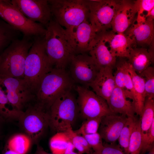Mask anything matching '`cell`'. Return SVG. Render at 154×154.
<instances>
[{"label": "cell", "instance_id": "cell-2", "mask_svg": "<svg viewBox=\"0 0 154 154\" xmlns=\"http://www.w3.org/2000/svg\"><path fill=\"white\" fill-rule=\"evenodd\" d=\"M44 36L33 38L25 61L23 79L35 96L42 79L53 68L46 52Z\"/></svg>", "mask_w": 154, "mask_h": 154}, {"label": "cell", "instance_id": "cell-5", "mask_svg": "<svg viewBox=\"0 0 154 154\" xmlns=\"http://www.w3.org/2000/svg\"><path fill=\"white\" fill-rule=\"evenodd\" d=\"M52 15L62 27L68 29L88 21V0H48Z\"/></svg>", "mask_w": 154, "mask_h": 154}, {"label": "cell", "instance_id": "cell-16", "mask_svg": "<svg viewBox=\"0 0 154 154\" xmlns=\"http://www.w3.org/2000/svg\"><path fill=\"white\" fill-rule=\"evenodd\" d=\"M99 33L111 54L114 56L127 58L131 49L136 47L133 40L123 33L111 31Z\"/></svg>", "mask_w": 154, "mask_h": 154}, {"label": "cell", "instance_id": "cell-17", "mask_svg": "<svg viewBox=\"0 0 154 154\" xmlns=\"http://www.w3.org/2000/svg\"><path fill=\"white\" fill-rule=\"evenodd\" d=\"M135 19L124 33L133 40L136 47H153L154 21L137 22Z\"/></svg>", "mask_w": 154, "mask_h": 154}, {"label": "cell", "instance_id": "cell-42", "mask_svg": "<svg viewBox=\"0 0 154 154\" xmlns=\"http://www.w3.org/2000/svg\"><path fill=\"white\" fill-rule=\"evenodd\" d=\"M148 152V154H154V146L152 147Z\"/></svg>", "mask_w": 154, "mask_h": 154}, {"label": "cell", "instance_id": "cell-8", "mask_svg": "<svg viewBox=\"0 0 154 154\" xmlns=\"http://www.w3.org/2000/svg\"><path fill=\"white\" fill-rule=\"evenodd\" d=\"M0 18L28 37L33 38L43 36L46 32V28L43 25L27 18L11 0H0Z\"/></svg>", "mask_w": 154, "mask_h": 154}, {"label": "cell", "instance_id": "cell-6", "mask_svg": "<svg viewBox=\"0 0 154 154\" xmlns=\"http://www.w3.org/2000/svg\"><path fill=\"white\" fill-rule=\"evenodd\" d=\"M71 91L58 98L49 108V126L56 133L66 132L72 128L79 114L77 99Z\"/></svg>", "mask_w": 154, "mask_h": 154}, {"label": "cell", "instance_id": "cell-11", "mask_svg": "<svg viewBox=\"0 0 154 154\" xmlns=\"http://www.w3.org/2000/svg\"><path fill=\"white\" fill-rule=\"evenodd\" d=\"M69 74L74 84L88 88L100 69L86 53L73 55L69 62Z\"/></svg>", "mask_w": 154, "mask_h": 154}, {"label": "cell", "instance_id": "cell-9", "mask_svg": "<svg viewBox=\"0 0 154 154\" xmlns=\"http://www.w3.org/2000/svg\"><path fill=\"white\" fill-rule=\"evenodd\" d=\"M74 90L78 94L77 99L79 114L84 119L102 117L113 114L106 101L88 88L75 85Z\"/></svg>", "mask_w": 154, "mask_h": 154}, {"label": "cell", "instance_id": "cell-26", "mask_svg": "<svg viewBox=\"0 0 154 154\" xmlns=\"http://www.w3.org/2000/svg\"><path fill=\"white\" fill-rule=\"evenodd\" d=\"M22 112L15 110L11 106L0 84V118L5 122L19 119Z\"/></svg>", "mask_w": 154, "mask_h": 154}, {"label": "cell", "instance_id": "cell-41", "mask_svg": "<svg viewBox=\"0 0 154 154\" xmlns=\"http://www.w3.org/2000/svg\"><path fill=\"white\" fill-rule=\"evenodd\" d=\"M4 122H5L0 118V137H1V129L2 125Z\"/></svg>", "mask_w": 154, "mask_h": 154}, {"label": "cell", "instance_id": "cell-21", "mask_svg": "<svg viewBox=\"0 0 154 154\" xmlns=\"http://www.w3.org/2000/svg\"><path fill=\"white\" fill-rule=\"evenodd\" d=\"M114 114H119L127 117H133L135 114L133 102L127 100L123 91L116 86L107 102Z\"/></svg>", "mask_w": 154, "mask_h": 154}, {"label": "cell", "instance_id": "cell-13", "mask_svg": "<svg viewBox=\"0 0 154 154\" xmlns=\"http://www.w3.org/2000/svg\"><path fill=\"white\" fill-rule=\"evenodd\" d=\"M11 3L31 21L47 27L52 14L47 0H12Z\"/></svg>", "mask_w": 154, "mask_h": 154}, {"label": "cell", "instance_id": "cell-35", "mask_svg": "<svg viewBox=\"0 0 154 154\" xmlns=\"http://www.w3.org/2000/svg\"><path fill=\"white\" fill-rule=\"evenodd\" d=\"M78 135H81L85 138L94 152L97 154H101L104 145L102 139L98 132L91 134H87L82 132Z\"/></svg>", "mask_w": 154, "mask_h": 154}, {"label": "cell", "instance_id": "cell-24", "mask_svg": "<svg viewBox=\"0 0 154 154\" xmlns=\"http://www.w3.org/2000/svg\"><path fill=\"white\" fill-rule=\"evenodd\" d=\"M140 119L142 140L146 136L152 123L154 122V98L146 97Z\"/></svg>", "mask_w": 154, "mask_h": 154}, {"label": "cell", "instance_id": "cell-34", "mask_svg": "<svg viewBox=\"0 0 154 154\" xmlns=\"http://www.w3.org/2000/svg\"><path fill=\"white\" fill-rule=\"evenodd\" d=\"M137 13L136 19L138 21L146 20L148 14L154 8V0H141L135 1Z\"/></svg>", "mask_w": 154, "mask_h": 154}, {"label": "cell", "instance_id": "cell-10", "mask_svg": "<svg viewBox=\"0 0 154 154\" xmlns=\"http://www.w3.org/2000/svg\"><path fill=\"white\" fill-rule=\"evenodd\" d=\"M0 84L8 100L15 110L23 112L27 106L36 99L23 78L0 74Z\"/></svg>", "mask_w": 154, "mask_h": 154}, {"label": "cell", "instance_id": "cell-31", "mask_svg": "<svg viewBox=\"0 0 154 154\" xmlns=\"http://www.w3.org/2000/svg\"><path fill=\"white\" fill-rule=\"evenodd\" d=\"M66 132L70 141L78 151L79 154L84 153L91 154L93 153L92 148L82 136L77 134L72 128Z\"/></svg>", "mask_w": 154, "mask_h": 154}, {"label": "cell", "instance_id": "cell-36", "mask_svg": "<svg viewBox=\"0 0 154 154\" xmlns=\"http://www.w3.org/2000/svg\"><path fill=\"white\" fill-rule=\"evenodd\" d=\"M154 142V122L145 137L142 141L140 154H145L153 147Z\"/></svg>", "mask_w": 154, "mask_h": 154}, {"label": "cell", "instance_id": "cell-22", "mask_svg": "<svg viewBox=\"0 0 154 154\" xmlns=\"http://www.w3.org/2000/svg\"><path fill=\"white\" fill-rule=\"evenodd\" d=\"M127 59L133 70L140 75L153 62L154 48L148 49L141 47L133 48Z\"/></svg>", "mask_w": 154, "mask_h": 154}, {"label": "cell", "instance_id": "cell-18", "mask_svg": "<svg viewBox=\"0 0 154 154\" xmlns=\"http://www.w3.org/2000/svg\"><path fill=\"white\" fill-rule=\"evenodd\" d=\"M125 115L111 114L102 117L98 132L108 143H115L126 121Z\"/></svg>", "mask_w": 154, "mask_h": 154}, {"label": "cell", "instance_id": "cell-32", "mask_svg": "<svg viewBox=\"0 0 154 154\" xmlns=\"http://www.w3.org/2000/svg\"><path fill=\"white\" fill-rule=\"evenodd\" d=\"M144 79L146 97L154 98V68L150 66L139 75Z\"/></svg>", "mask_w": 154, "mask_h": 154}, {"label": "cell", "instance_id": "cell-7", "mask_svg": "<svg viewBox=\"0 0 154 154\" xmlns=\"http://www.w3.org/2000/svg\"><path fill=\"white\" fill-rule=\"evenodd\" d=\"M25 109L18 119L31 141L37 143L49 126V109L36 99Z\"/></svg>", "mask_w": 154, "mask_h": 154}, {"label": "cell", "instance_id": "cell-14", "mask_svg": "<svg viewBox=\"0 0 154 154\" xmlns=\"http://www.w3.org/2000/svg\"><path fill=\"white\" fill-rule=\"evenodd\" d=\"M66 30L74 54L88 52L97 33L88 21Z\"/></svg>", "mask_w": 154, "mask_h": 154}, {"label": "cell", "instance_id": "cell-23", "mask_svg": "<svg viewBox=\"0 0 154 154\" xmlns=\"http://www.w3.org/2000/svg\"><path fill=\"white\" fill-rule=\"evenodd\" d=\"M128 70L131 78L135 93L133 102L135 113L140 117L146 97L144 79L133 70L130 64Z\"/></svg>", "mask_w": 154, "mask_h": 154}, {"label": "cell", "instance_id": "cell-27", "mask_svg": "<svg viewBox=\"0 0 154 154\" xmlns=\"http://www.w3.org/2000/svg\"><path fill=\"white\" fill-rule=\"evenodd\" d=\"M31 142L26 135L18 134L11 137L5 147L19 154H26L29 149Z\"/></svg>", "mask_w": 154, "mask_h": 154}, {"label": "cell", "instance_id": "cell-4", "mask_svg": "<svg viewBox=\"0 0 154 154\" xmlns=\"http://www.w3.org/2000/svg\"><path fill=\"white\" fill-rule=\"evenodd\" d=\"M33 39L24 36L13 41L0 55V74L23 78L25 61Z\"/></svg>", "mask_w": 154, "mask_h": 154}, {"label": "cell", "instance_id": "cell-3", "mask_svg": "<svg viewBox=\"0 0 154 154\" xmlns=\"http://www.w3.org/2000/svg\"><path fill=\"white\" fill-rule=\"evenodd\" d=\"M74 84L66 69L53 68L42 79L36 99L49 109L58 98L71 91Z\"/></svg>", "mask_w": 154, "mask_h": 154}, {"label": "cell", "instance_id": "cell-15", "mask_svg": "<svg viewBox=\"0 0 154 154\" xmlns=\"http://www.w3.org/2000/svg\"><path fill=\"white\" fill-rule=\"evenodd\" d=\"M137 13L135 1L116 0L112 30L117 33H124L132 24Z\"/></svg>", "mask_w": 154, "mask_h": 154}, {"label": "cell", "instance_id": "cell-33", "mask_svg": "<svg viewBox=\"0 0 154 154\" xmlns=\"http://www.w3.org/2000/svg\"><path fill=\"white\" fill-rule=\"evenodd\" d=\"M102 117L88 118L83 123L81 126L78 130L74 131L78 134L81 132L87 134L94 133L98 132Z\"/></svg>", "mask_w": 154, "mask_h": 154}, {"label": "cell", "instance_id": "cell-28", "mask_svg": "<svg viewBox=\"0 0 154 154\" xmlns=\"http://www.w3.org/2000/svg\"><path fill=\"white\" fill-rule=\"evenodd\" d=\"M138 118L127 117L126 122L120 132L118 140L119 146L127 154L130 139Z\"/></svg>", "mask_w": 154, "mask_h": 154}, {"label": "cell", "instance_id": "cell-29", "mask_svg": "<svg viewBox=\"0 0 154 154\" xmlns=\"http://www.w3.org/2000/svg\"><path fill=\"white\" fill-rule=\"evenodd\" d=\"M70 140L66 132H58L52 136L49 141V146L52 153L64 154Z\"/></svg>", "mask_w": 154, "mask_h": 154}, {"label": "cell", "instance_id": "cell-12", "mask_svg": "<svg viewBox=\"0 0 154 154\" xmlns=\"http://www.w3.org/2000/svg\"><path fill=\"white\" fill-rule=\"evenodd\" d=\"M89 21L97 33L112 29L111 23L115 13L116 0H88Z\"/></svg>", "mask_w": 154, "mask_h": 154}, {"label": "cell", "instance_id": "cell-1", "mask_svg": "<svg viewBox=\"0 0 154 154\" xmlns=\"http://www.w3.org/2000/svg\"><path fill=\"white\" fill-rule=\"evenodd\" d=\"M46 29L44 45L50 62L53 68L66 69L74 55L66 29L52 19Z\"/></svg>", "mask_w": 154, "mask_h": 154}, {"label": "cell", "instance_id": "cell-30", "mask_svg": "<svg viewBox=\"0 0 154 154\" xmlns=\"http://www.w3.org/2000/svg\"><path fill=\"white\" fill-rule=\"evenodd\" d=\"M142 141L140 119H137L131 136L127 154H140Z\"/></svg>", "mask_w": 154, "mask_h": 154}, {"label": "cell", "instance_id": "cell-19", "mask_svg": "<svg viewBox=\"0 0 154 154\" xmlns=\"http://www.w3.org/2000/svg\"><path fill=\"white\" fill-rule=\"evenodd\" d=\"M88 52L99 69L116 66V57L111 54L99 33H96Z\"/></svg>", "mask_w": 154, "mask_h": 154}, {"label": "cell", "instance_id": "cell-38", "mask_svg": "<svg viewBox=\"0 0 154 154\" xmlns=\"http://www.w3.org/2000/svg\"><path fill=\"white\" fill-rule=\"evenodd\" d=\"M75 149H76L70 141L68 143L64 154H79L78 153L75 151Z\"/></svg>", "mask_w": 154, "mask_h": 154}, {"label": "cell", "instance_id": "cell-40", "mask_svg": "<svg viewBox=\"0 0 154 154\" xmlns=\"http://www.w3.org/2000/svg\"><path fill=\"white\" fill-rule=\"evenodd\" d=\"M2 154H19L5 147Z\"/></svg>", "mask_w": 154, "mask_h": 154}, {"label": "cell", "instance_id": "cell-37", "mask_svg": "<svg viewBox=\"0 0 154 154\" xmlns=\"http://www.w3.org/2000/svg\"><path fill=\"white\" fill-rule=\"evenodd\" d=\"M100 154H125L119 145L115 143H103Z\"/></svg>", "mask_w": 154, "mask_h": 154}, {"label": "cell", "instance_id": "cell-20", "mask_svg": "<svg viewBox=\"0 0 154 154\" xmlns=\"http://www.w3.org/2000/svg\"><path fill=\"white\" fill-rule=\"evenodd\" d=\"M112 69L110 67L100 68L95 79L89 86L93 92L107 102L116 86Z\"/></svg>", "mask_w": 154, "mask_h": 154}, {"label": "cell", "instance_id": "cell-39", "mask_svg": "<svg viewBox=\"0 0 154 154\" xmlns=\"http://www.w3.org/2000/svg\"><path fill=\"white\" fill-rule=\"evenodd\" d=\"M32 154H54L46 152L44 149L39 145H37L36 150L35 153Z\"/></svg>", "mask_w": 154, "mask_h": 154}, {"label": "cell", "instance_id": "cell-43", "mask_svg": "<svg viewBox=\"0 0 154 154\" xmlns=\"http://www.w3.org/2000/svg\"><path fill=\"white\" fill-rule=\"evenodd\" d=\"M91 154H96V153H95L94 152H93Z\"/></svg>", "mask_w": 154, "mask_h": 154}, {"label": "cell", "instance_id": "cell-25", "mask_svg": "<svg viewBox=\"0 0 154 154\" xmlns=\"http://www.w3.org/2000/svg\"><path fill=\"white\" fill-rule=\"evenodd\" d=\"M21 33L0 18V53L13 40L18 39Z\"/></svg>", "mask_w": 154, "mask_h": 154}]
</instances>
